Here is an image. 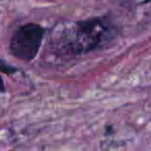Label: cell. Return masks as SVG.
<instances>
[{
	"mask_svg": "<svg viewBox=\"0 0 151 151\" xmlns=\"http://www.w3.org/2000/svg\"><path fill=\"white\" fill-rule=\"evenodd\" d=\"M0 70L4 73H7V75H12V73L17 71V68L12 66V65H9V63H6L5 61L0 60Z\"/></svg>",
	"mask_w": 151,
	"mask_h": 151,
	"instance_id": "cell-3",
	"label": "cell"
},
{
	"mask_svg": "<svg viewBox=\"0 0 151 151\" xmlns=\"http://www.w3.org/2000/svg\"><path fill=\"white\" fill-rule=\"evenodd\" d=\"M4 85H3V81L2 79L0 78V91H4Z\"/></svg>",
	"mask_w": 151,
	"mask_h": 151,
	"instance_id": "cell-4",
	"label": "cell"
},
{
	"mask_svg": "<svg viewBox=\"0 0 151 151\" xmlns=\"http://www.w3.org/2000/svg\"><path fill=\"white\" fill-rule=\"evenodd\" d=\"M149 1H150V0H146V1H145V3H147V2H149Z\"/></svg>",
	"mask_w": 151,
	"mask_h": 151,
	"instance_id": "cell-5",
	"label": "cell"
},
{
	"mask_svg": "<svg viewBox=\"0 0 151 151\" xmlns=\"http://www.w3.org/2000/svg\"><path fill=\"white\" fill-rule=\"evenodd\" d=\"M44 35L45 29L37 24L28 23L20 26L9 42L11 53L21 60H32L40 51Z\"/></svg>",
	"mask_w": 151,
	"mask_h": 151,
	"instance_id": "cell-2",
	"label": "cell"
},
{
	"mask_svg": "<svg viewBox=\"0 0 151 151\" xmlns=\"http://www.w3.org/2000/svg\"><path fill=\"white\" fill-rule=\"evenodd\" d=\"M117 35V30L108 20L80 21L68 27L62 35V45L67 53L79 55L99 50Z\"/></svg>",
	"mask_w": 151,
	"mask_h": 151,
	"instance_id": "cell-1",
	"label": "cell"
}]
</instances>
